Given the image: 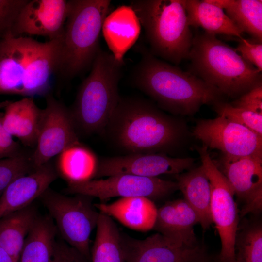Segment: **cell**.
Listing matches in <instances>:
<instances>
[{
  "label": "cell",
  "instance_id": "1",
  "mask_svg": "<svg viewBox=\"0 0 262 262\" xmlns=\"http://www.w3.org/2000/svg\"><path fill=\"white\" fill-rule=\"evenodd\" d=\"M104 131L124 155L166 154L181 142L185 129L181 122L150 102L120 97Z\"/></svg>",
  "mask_w": 262,
  "mask_h": 262
},
{
  "label": "cell",
  "instance_id": "2",
  "mask_svg": "<svg viewBox=\"0 0 262 262\" xmlns=\"http://www.w3.org/2000/svg\"><path fill=\"white\" fill-rule=\"evenodd\" d=\"M60 50L61 39L40 42L6 31L0 40V95H49Z\"/></svg>",
  "mask_w": 262,
  "mask_h": 262
},
{
  "label": "cell",
  "instance_id": "3",
  "mask_svg": "<svg viewBox=\"0 0 262 262\" xmlns=\"http://www.w3.org/2000/svg\"><path fill=\"white\" fill-rule=\"evenodd\" d=\"M133 74L135 85L163 109L190 115L205 104L223 101L219 90L190 72L158 59L146 49Z\"/></svg>",
  "mask_w": 262,
  "mask_h": 262
},
{
  "label": "cell",
  "instance_id": "4",
  "mask_svg": "<svg viewBox=\"0 0 262 262\" xmlns=\"http://www.w3.org/2000/svg\"><path fill=\"white\" fill-rule=\"evenodd\" d=\"M188 59L189 72L224 95L240 97L262 83L261 72L215 35L196 33Z\"/></svg>",
  "mask_w": 262,
  "mask_h": 262
},
{
  "label": "cell",
  "instance_id": "5",
  "mask_svg": "<svg viewBox=\"0 0 262 262\" xmlns=\"http://www.w3.org/2000/svg\"><path fill=\"white\" fill-rule=\"evenodd\" d=\"M123 64L112 53L98 51L69 108L78 135L103 132L120 98L118 83Z\"/></svg>",
  "mask_w": 262,
  "mask_h": 262
},
{
  "label": "cell",
  "instance_id": "6",
  "mask_svg": "<svg viewBox=\"0 0 262 262\" xmlns=\"http://www.w3.org/2000/svg\"><path fill=\"white\" fill-rule=\"evenodd\" d=\"M130 7L144 28L152 54L175 64L188 58L193 36L185 0H135Z\"/></svg>",
  "mask_w": 262,
  "mask_h": 262
},
{
  "label": "cell",
  "instance_id": "7",
  "mask_svg": "<svg viewBox=\"0 0 262 262\" xmlns=\"http://www.w3.org/2000/svg\"><path fill=\"white\" fill-rule=\"evenodd\" d=\"M111 1H68V13L61 39L59 70L73 78L91 67L101 49L99 36Z\"/></svg>",
  "mask_w": 262,
  "mask_h": 262
},
{
  "label": "cell",
  "instance_id": "8",
  "mask_svg": "<svg viewBox=\"0 0 262 262\" xmlns=\"http://www.w3.org/2000/svg\"><path fill=\"white\" fill-rule=\"evenodd\" d=\"M40 197L63 240L90 260V236L99 215L93 197L82 194L69 196L49 187Z\"/></svg>",
  "mask_w": 262,
  "mask_h": 262
},
{
  "label": "cell",
  "instance_id": "9",
  "mask_svg": "<svg viewBox=\"0 0 262 262\" xmlns=\"http://www.w3.org/2000/svg\"><path fill=\"white\" fill-rule=\"evenodd\" d=\"M208 148L197 147L211 184V213L220 238L219 262H235V242L239 227V212L234 192L225 177L211 159Z\"/></svg>",
  "mask_w": 262,
  "mask_h": 262
},
{
  "label": "cell",
  "instance_id": "10",
  "mask_svg": "<svg viewBox=\"0 0 262 262\" xmlns=\"http://www.w3.org/2000/svg\"><path fill=\"white\" fill-rule=\"evenodd\" d=\"M178 190L176 181L158 177L118 174L105 179H93L82 182L68 183L65 191L104 200L114 197H146L152 200L165 197Z\"/></svg>",
  "mask_w": 262,
  "mask_h": 262
},
{
  "label": "cell",
  "instance_id": "11",
  "mask_svg": "<svg viewBox=\"0 0 262 262\" xmlns=\"http://www.w3.org/2000/svg\"><path fill=\"white\" fill-rule=\"evenodd\" d=\"M45 97L46 106L32 155L36 168L80 143L69 108L51 95Z\"/></svg>",
  "mask_w": 262,
  "mask_h": 262
},
{
  "label": "cell",
  "instance_id": "12",
  "mask_svg": "<svg viewBox=\"0 0 262 262\" xmlns=\"http://www.w3.org/2000/svg\"><path fill=\"white\" fill-rule=\"evenodd\" d=\"M193 135L207 148L224 155L262 158V137L223 116L198 121Z\"/></svg>",
  "mask_w": 262,
  "mask_h": 262
},
{
  "label": "cell",
  "instance_id": "13",
  "mask_svg": "<svg viewBox=\"0 0 262 262\" xmlns=\"http://www.w3.org/2000/svg\"><path fill=\"white\" fill-rule=\"evenodd\" d=\"M217 167L243 204L241 216L260 213L262 209V158L224 154Z\"/></svg>",
  "mask_w": 262,
  "mask_h": 262
},
{
  "label": "cell",
  "instance_id": "14",
  "mask_svg": "<svg viewBox=\"0 0 262 262\" xmlns=\"http://www.w3.org/2000/svg\"><path fill=\"white\" fill-rule=\"evenodd\" d=\"M195 159L174 158L161 153L134 154L98 160L94 179L118 174L157 177L163 174L177 175L192 168Z\"/></svg>",
  "mask_w": 262,
  "mask_h": 262
},
{
  "label": "cell",
  "instance_id": "15",
  "mask_svg": "<svg viewBox=\"0 0 262 262\" xmlns=\"http://www.w3.org/2000/svg\"><path fill=\"white\" fill-rule=\"evenodd\" d=\"M125 262H188L206 252L199 244L190 246L160 233L138 239L120 231Z\"/></svg>",
  "mask_w": 262,
  "mask_h": 262
},
{
  "label": "cell",
  "instance_id": "16",
  "mask_svg": "<svg viewBox=\"0 0 262 262\" xmlns=\"http://www.w3.org/2000/svg\"><path fill=\"white\" fill-rule=\"evenodd\" d=\"M65 0H28L20 12L10 31L16 36L40 35L49 40L62 38L68 13Z\"/></svg>",
  "mask_w": 262,
  "mask_h": 262
},
{
  "label": "cell",
  "instance_id": "17",
  "mask_svg": "<svg viewBox=\"0 0 262 262\" xmlns=\"http://www.w3.org/2000/svg\"><path fill=\"white\" fill-rule=\"evenodd\" d=\"M58 176L51 160L16 179L0 196V219L31 205Z\"/></svg>",
  "mask_w": 262,
  "mask_h": 262
},
{
  "label": "cell",
  "instance_id": "18",
  "mask_svg": "<svg viewBox=\"0 0 262 262\" xmlns=\"http://www.w3.org/2000/svg\"><path fill=\"white\" fill-rule=\"evenodd\" d=\"M199 218L184 199L165 203L157 210L153 229L173 241L193 246L198 244L194 227Z\"/></svg>",
  "mask_w": 262,
  "mask_h": 262
},
{
  "label": "cell",
  "instance_id": "19",
  "mask_svg": "<svg viewBox=\"0 0 262 262\" xmlns=\"http://www.w3.org/2000/svg\"><path fill=\"white\" fill-rule=\"evenodd\" d=\"M43 109L33 98L25 97L10 101L0 116L8 132L17 138L25 146L34 148L42 118Z\"/></svg>",
  "mask_w": 262,
  "mask_h": 262
},
{
  "label": "cell",
  "instance_id": "20",
  "mask_svg": "<svg viewBox=\"0 0 262 262\" xmlns=\"http://www.w3.org/2000/svg\"><path fill=\"white\" fill-rule=\"evenodd\" d=\"M95 205L99 212L114 218L130 229L146 232L154 228L158 209L147 197H122L111 203Z\"/></svg>",
  "mask_w": 262,
  "mask_h": 262
},
{
  "label": "cell",
  "instance_id": "21",
  "mask_svg": "<svg viewBox=\"0 0 262 262\" xmlns=\"http://www.w3.org/2000/svg\"><path fill=\"white\" fill-rule=\"evenodd\" d=\"M175 176L178 190L196 213L203 229L207 230L213 222L211 213V184L203 166L201 165Z\"/></svg>",
  "mask_w": 262,
  "mask_h": 262
},
{
  "label": "cell",
  "instance_id": "22",
  "mask_svg": "<svg viewBox=\"0 0 262 262\" xmlns=\"http://www.w3.org/2000/svg\"><path fill=\"white\" fill-rule=\"evenodd\" d=\"M139 21L133 10L122 6L107 16L102 30L112 54L123 61V56L139 33Z\"/></svg>",
  "mask_w": 262,
  "mask_h": 262
},
{
  "label": "cell",
  "instance_id": "23",
  "mask_svg": "<svg viewBox=\"0 0 262 262\" xmlns=\"http://www.w3.org/2000/svg\"><path fill=\"white\" fill-rule=\"evenodd\" d=\"M189 26L201 28L205 32L216 35L224 34L243 39V32L222 9L204 0H185Z\"/></svg>",
  "mask_w": 262,
  "mask_h": 262
},
{
  "label": "cell",
  "instance_id": "24",
  "mask_svg": "<svg viewBox=\"0 0 262 262\" xmlns=\"http://www.w3.org/2000/svg\"><path fill=\"white\" fill-rule=\"evenodd\" d=\"M38 217L31 204L0 219V248L15 262H19L25 240Z\"/></svg>",
  "mask_w": 262,
  "mask_h": 262
},
{
  "label": "cell",
  "instance_id": "25",
  "mask_svg": "<svg viewBox=\"0 0 262 262\" xmlns=\"http://www.w3.org/2000/svg\"><path fill=\"white\" fill-rule=\"evenodd\" d=\"M98 164L95 154L81 143L66 149L57 156L55 167L67 183L95 179Z\"/></svg>",
  "mask_w": 262,
  "mask_h": 262
},
{
  "label": "cell",
  "instance_id": "26",
  "mask_svg": "<svg viewBox=\"0 0 262 262\" xmlns=\"http://www.w3.org/2000/svg\"><path fill=\"white\" fill-rule=\"evenodd\" d=\"M57 231L50 216L38 217L25 240L19 262H52Z\"/></svg>",
  "mask_w": 262,
  "mask_h": 262
},
{
  "label": "cell",
  "instance_id": "27",
  "mask_svg": "<svg viewBox=\"0 0 262 262\" xmlns=\"http://www.w3.org/2000/svg\"><path fill=\"white\" fill-rule=\"evenodd\" d=\"M90 262H125L120 230L110 216L99 212Z\"/></svg>",
  "mask_w": 262,
  "mask_h": 262
},
{
  "label": "cell",
  "instance_id": "28",
  "mask_svg": "<svg viewBox=\"0 0 262 262\" xmlns=\"http://www.w3.org/2000/svg\"><path fill=\"white\" fill-rule=\"evenodd\" d=\"M225 10L229 17L243 33H248L257 42L262 43L261 0H233Z\"/></svg>",
  "mask_w": 262,
  "mask_h": 262
},
{
  "label": "cell",
  "instance_id": "29",
  "mask_svg": "<svg viewBox=\"0 0 262 262\" xmlns=\"http://www.w3.org/2000/svg\"><path fill=\"white\" fill-rule=\"evenodd\" d=\"M235 262H262V225L254 221L238 227L235 242Z\"/></svg>",
  "mask_w": 262,
  "mask_h": 262
},
{
  "label": "cell",
  "instance_id": "30",
  "mask_svg": "<svg viewBox=\"0 0 262 262\" xmlns=\"http://www.w3.org/2000/svg\"><path fill=\"white\" fill-rule=\"evenodd\" d=\"M32 155V153L22 150L14 156L0 159V196L14 180L36 169Z\"/></svg>",
  "mask_w": 262,
  "mask_h": 262
},
{
  "label": "cell",
  "instance_id": "31",
  "mask_svg": "<svg viewBox=\"0 0 262 262\" xmlns=\"http://www.w3.org/2000/svg\"><path fill=\"white\" fill-rule=\"evenodd\" d=\"M218 115L242 125L262 137V114L233 106L221 101L214 104Z\"/></svg>",
  "mask_w": 262,
  "mask_h": 262
},
{
  "label": "cell",
  "instance_id": "32",
  "mask_svg": "<svg viewBox=\"0 0 262 262\" xmlns=\"http://www.w3.org/2000/svg\"><path fill=\"white\" fill-rule=\"evenodd\" d=\"M28 1L27 0H0V32L11 30Z\"/></svg>",
  "mask_w": 262,
  "mask_h": 262
},
{
  "label": "cell",
  "instance_id": "33",
  "mask_svg": "<svg viewBox=\"0 0 262 262\" xmlns=\"http://www.w3.org/2000/svg\"><path fill=\"white\" fill-rule=\"evenodd\" d=\"M236 51L246 61L256 67L260 72L262 70V44L243 38L238 45Z\"/></svg>",
  "mask_w": 262,
  "mask_h": 262
},
{
  "label": "cell",
  "instance_id": "34",
  "mask_svg": "<svg viewBox=\"0 0 262 262\" xmlns=\"http://www.w3.org/2000/svg\"><path fill=\"white\" fill-rule=\"evenodd\" d=\"M231 104L235 107L262 114V83L239 97Z\"/></svg>",
  "mask_w": 262,
  "mask_h": 262
},
{
  "label": "cell",
  "instance_id": "35",
  "mask_svg": "<svg viewBox=\"0 0 262 262\" xmlns=\"http://www.w3.org/2000/svg\"><path fill=\"white\" fill-rule=\"evenodd\" d=\"M52 262H90V260L64 240H56Z\"/></svg>",
  "mask_w": 262,
  "mask_h": 262
},
{
  "label": "cell",
  "instance_id": "36",
  "mask_svg": "<svg viewBox=\"0 0 262 262\" xmlns=\"http://www.w3.org/2000/svg\"><path fill=\"white\" fill-rule=\"evenodd\" d=\"M22 150L5 129L0 117V159L14 156Z\"/></svg>",
  "mask_w": 262,
  "mask_h": 262
},
{
  "label": "cell",
  "instance_id": "37",
  "mask_svg": "<svg viewBox=\"0 0 262 262\" xmlns=\"http://www.w3.org/2000/svg\"><path fill=\"white\" fill-rule=\"evenodd\" d=\"M206 2L225 10L232 4L233 0H204Z\"/></svg>",
  "mask_w": 262,
  "mask_h": 262
},
{
  "label": "cell",
  "instance_id": "38",
  "mask_svg": "<svg viewBox=\"0 0 262 262\" xmlns=\"http://www.w3.org/2000/svg\"><path fill=\"white\" fill-rule=\"evenodd\" d=\"M188 262H219V261L217 258L215 259L208 255L205 252Z\"/></svg>",
  "mask_w": 262,
  "mask_h": 262
},
{
  "label": "cell",
  "instance_id": "39",
  "mask_svg": "<svg viewBox=\"0 0 262 262\" xmlns=\"http://www.w3.org/2000/svg\"><path fill=\"white\" fill-rule=\"evenodd\" d=\"M0 262H15L12 258L2 248H0Z\"/></svg>",
  "mask_w": 262,
  "mask_h": 262
},
{
  "label": "cell",
  "instance_id": "40",
  "mask_svg": "<svg viewBox=\"0 0 262 262\" xmlns=\"http://www.w3.org/2000/svg\"><path fill=\"white\" fill-rule=\"evenodd\" d=\"M9 101H4L0 102V109L2 108H5V107L8 104Z\"/></svg>",
  "mask_w": 262,
  "mask_h": 262
}]
</instances>
